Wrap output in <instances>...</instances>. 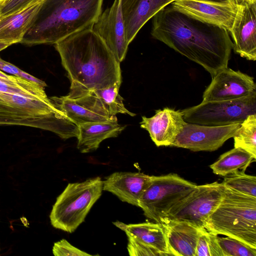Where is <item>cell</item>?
I'll return each mask as SVG.
<instances>
[{"label": "cell", "instance_id": "1", "mask_svg": "<svg viewBox=\"0 0 256 256\" xmlns=\"http://www.w3.org/2000/svg\"><path fill=\"white\" fill-rule=\"evenodd\" d=\"M151 34L202 66L212 78L228 67L233 49L226 29L196 18L172 4L154 16Z\"/></svg>", "mask_w": 256, "mask_h": 256}, {"label": "cell", "instance_id": "2", "mask_svg": "<svg viewBox=\"0 0 256 256\" xmlns=\"http://www.w3.org/2000/svg\"><path fill=\"white\" fill-rule=\"evenodd\" d=\"M54 45L70 81V93L93 91L122 82L120 62L92 28Z\"/></svg>", "mask_w": 256, "mask_h": 256}, {"label": "cell", "instance_id": "3", "mask_svg": "<svg viewBox=\"0 0 256 256\" xmlns=\"http://www.w3.org/2000/svg\"><path fill=\"white\" fill-rule=\"evenodd\" d=\"M103 0H44L20 43L55 44L92 28L102 12Z\"/></svg>", "mask_w": 256, "mask_h": 256}, {"label": "cell", "instance_id": "4", "mask_svg": "<svg viewBox=\"0 0 256 256\" xmlns=\"http://www.w3.org/2000/svg\"><path fill=\"white\" fill-rule=\"evenodd\" d=\"M204 228L256 248V198L225 187L224 196L207 219Z\"/></svg>", "mask_w": 256, "mask_h": 256}, {"label": "cell", "instance_id": "5", "mask_svg": "<svg viewBox=\"0 0 256 256\" xmlns=\"http://www.w3.org/2000/svg\"><path fill=\"white\" fill-rule=\"evenodd\" d=\"M102 187L99 176L69 183L52 206L50 215L52 225L66 232H74L101 196Z\"/></svg>", "mask_w": 256, "mask_h": 256}, {"label": "cell", "instance_id": "6", "mask_svg": "<svg viewBox=\"0 0 256 256\" xmlns=\"http://www.w3.org/2000/svg\"><path fill=\"white\" fill-rule=\"evenodd\" d=\"M196 186L176 174L152 176V182L141 196L138 206L147 218L160 224L166 214Z\"/></svg>", "mask_w": 256, "mask_h": 256}, {"label": "cell", "instance_id": "7", "mask_svg": "<svg viewBox=\"0 0 256 256\" xmlns=\"http://www.w3.org/2000/svg\"><path fill=\"white\" fill-rule=\"evenodd\" d=\"M186 122L208 126L241 124L256 114V92L238 99L203 102L182 110Z\"/></svg>", "mask_w": 256, "mask_h": 256}, {"label": "cell", "instance_id": "8", "mask_svg": "<svg viewBox=\"0 0 256 256\" xmlns=\"http://www.w3.org/2000/svg\"><path fill=\"white\" fill-rule=\"evenodd\" d=\"M224 192L222 182L196 185L189 194L166 214L160 224L181 222L204 228L207 219L220 204Z\"/></svg>", "mask_w": 256, "mask_h": 256}, {"label": "cell", "instance_id": "9", "mask_svg": "<svg viewBox=\"0 0 256 256\" xmlns=\"http://www.w3.org/2000/svg\"><path fill=\"white\" fill-rule=\"evenodd\" d=\"M240 124L208 126L186 122L171 146L193 152H213L234 136Z\"/></svg>", "mask_w": 256, "mask_h": 256}, {"label": "cell", "instance_id": "10", "mask_svg": "<svg viewBox=\"0 0 256 256\" xmlns=\"http://www.w3.org/2000/svg\"><path fill=\"white\" fill-rule=\"evenodd\" d=\"M56 107L78 126L82 124L106 121L112 116L93 91L69 94L50 98Z\"/></svg>", "mask_w": 256, "mask_h": 256}, {"label": "cell", "instance_id": "11", "mask_svg": "<svg viewBox=\"0 0 256 256\" xmlns=\"http://www.w3.org/2000/svg\"><path fill=\"white\" fill-rule=\"evenodd\" d=\"M254 92L256 85L253 77L227 67L212 77L210 83L204 92L202 101L238 99Z\"/></svg>", "mask_w": 256, "mask_h": 256}, {"label": "cell", "instance_id": "12", "mask_svg": "<svg viewBox=\"0 0 256 256\" xmlns=\"http://www.w3.org/2000/svg\"><path fill=\"white\" fill-rule=\"evenodd\" d=\"M92 28L117 60L120 62L123 61L129 44L126 38L121 0H114L110 8L101 12Z\"/></svg>", "mask_w": 256, "mask_h": 256}, {"label": "cell", "instance_id": "13", "mask_svg": "<svg viewBox=\"0 0 256 256\" xmlns=\"http://www.w3.org/2000/svg\"><path fill=\"white\" fill-rule=\"evenodd\" d=\"M62 113L50 100L47 101L0 92V116L16 120H34Z\"/></svg>", "mask_w": 256, "mask_h": 256}, {"label": "cell", "instance_id": "14", "mask_svg": "<svg viewBox=\"0 0 256 256\" xmlns=\"http://www.w3.org/2000/svg\"><path fill=\"white\" fill-rule=\"evenodd\" d=\"M238 5L236 14L230 32L233 50L249 60H256V2Z\"/></svg>", "mask_w": 256, "mask_h": 256}, {"label": "cell", "instance_id": "15", "mask_svg": "<svg viewBox=\"0 0 256 256\" xmlns=\"http://www.w3.org/2000/svg\"><path fill=\"white\" fill-rule=\"evenodd\" d=\"M186 123L182 111L166 107L156 110L152 117L142 116L140 124L158 147L171 146Z\"/></svg>", "mask_w": 256, "mask_h": 256}, {"label": "cell", "instance_id": "16", "mask_svg": "<svg viewBox=\"0 0 256 256\" xmlns=\"http://www.w3.org/2000/svg\"><path fill=\"white\" fill-rule=\"evenodd\" d=\"M171 4L187 14L222 26L228 32L232 29L238 10L236 3L224 4L200 0H176Z\"/></svg>", "mask_w": 256, "mask_h": 256}, {"label": "cell", "instance_id": "17", "mask_svg": "<svg viewBox=\"0 0 256 256\" xmlns=\"http://www.w3.org/2000/svg\"><path fill=\"white\" fill-rule=\"evenodd\" d=\"M152 180V176L140 172H115L103 181V190L120 200L138 206V201Z\"/></svg>", "mask_w": 256, "mask_h": 256}, {"label": "cell", "instance_id": "18", "mask_svg": "<svg viewBox=\"0 0 256 256\" xmlns=\"http://www.w3.org/2000/svg\"><path fill=\"white\" fill-rule=\"evenodd\" d=\"M176 0H121L126 38L130 44L144 24L161 9Z\"/></svg>", "mask_w": 256, "mask_h": 256}, {"label": "cell", "instance_id": "19", "mask_svg": "<svg viewBox=\"0 0 256 256\" xmlns=\"http://www.w3.org/2000/svg\"><path fill=\"white\" fill-rule=\"evenodd\" d=\"M44 0L18 11L0 16V40L11 44L20 42L36 16Z\"/></svg>", "mask_w": 256, "mask_h": 256}, {"label": "cell", "instance_id": "20", "mask_svg": "<svg viewBox=\"0 0 256 256\" xmlns=\"http://www.w3.org/2000/svg\"><path fill=\"white\" fill-rule=\"evenodd\" d=\"M78 126L77 148L82 153L96 150L104 140L118 136L125 128L118 123L116 117L106 121L82 124Z\"/></svg>", "mask_w": 256, "mask_h": 256}, {"label": "cell", "instance_id": "21", "mask_svg": "<svg viewBox=\"0 0 256 256\" xmlns=\"http://www.w3.org/2000/svg\"><path fill=\"white\" fill-rule=\"evenodd\" d=\"M165 229L172 256H195L198 238L202 230L185 222L162 224Z\"/></svg>", "mask_w": 256, "mask_h": 256}, {"label": "cell", "instance_id": "22", "mask_svg": "<svg viewBox=\"0 0 256 256\" xmlns=\"http://www.w3.org/2000/svg\"><path fill=\"white\" fill-rule=\"evenodd\" d=\"M113 224L136 240L154 248L162 256H172L163 226L156 222L126 224L116 221Z\"/></svg>", "mask_w": 256, "mask_h": 256}, {"label": "cell", "instance_id": "23", "mask_svg": "<svg viewBox=\"0 0 256 256\" xmlns=\"http://www.w3.org/2000/svg\"><path fill=\"white\" fill-rule=\"evenodd\" d=\"M256 160V158L246 150L234 148L220 155L210 167L214 174L226 176L238 171L245 172Z\"/></svg>", "mask_w": 256, "mask_h": 256}, {"label": "cell", "instance_id": "24", "mask_svg": "<svg viewBox=\"0 0 256 256\" xmlns=\"http://www.w3.org/2000/svg\"><path fill=\"white\" fill-rule=\"evenodd\" d=\"M232 138L234 148H240L256 158V114L248 116Z\"/></svg>", "mask_w": 256, "mask_h": 256}, {"label": "cell", "instance_id": "25", "mask_svg": "<svg viewBox=\"0 0 256 256\" xmlns=\"http://www.w3.org/2000/svg\"><path fill=\"white\" fill-rule=\"evenodd\" d=\"M121 83L118 82L112 86L96 90L93 92L100 99L112 116H115L118 114L134 116L135 114L130 112L126 108L123 102L124 99L119 94Z\"/></svg>", "mask_w": 256, "mask_h": 256}, {"label": "cell", "instance_id": "26", "mask_svg": "<svg viewBox=\"0 0 256 256\" xmlns=\"http://www.w3.org/2000/svg\"><path fill=\"white\" fill-rule=\"evenodd\" d=\"M224 186L231 190L256 198V177L238 171L224 176Z\"/></svg>", "mask_w": 256, "mask_h": 256}, {"label": "cell", "instance_id": "27", "mask_svg": "<svg viewBox=\"0 0 256 256\" xmlns=\"http://www.w3.org/2000/svg\"><path fill=\"white\" fill-rule=\"evenodd\" d=\"M218 244L224 256H256V248L236 239L218 236Z\"/></svg>", "mask_w": 256, "mask_h": 256}, {"label": "cell", "instance_id": "28", "mask_svg": "<svg viewBox=\"0 0 256 256\" xmlns=\"http://www.w3.org/2000/svg\"><path fill=\"white\" fill-rule=\"evenodd\" d=\"M218 236L204 229L198 238L195 256H224Z\"/></svg>", "mask_w": 256, "mask_h": 256}, {"label": "cell", "instance_id": "29", "mask_svg": "<svg viewBox=\"0 0 256 256\" xmlns=\"http://www.w3.org/2000/svg\"><path fill=\"white\" fill-rule=\"evenodd\" d=\"M128 239L127 249L130 256H162V254L154 248L136 240L130 235H126Z\"/></svg>", "mask_w": 256, "mask_h": 256}, {"label": "cell", "instance_id": "30", "mask_svg": "<svg viewBox=\"0 0 256 256\" xmlns=\"http://www.w3.org/2000/svg\"><path fill=\"white\" fill-rule=\"evenodd\" d=\"M52 253L55 256H94L73 246L65 239L54 243Z\"/></svg>", "mask_w": 256, "mask_h": 256}, {"label": "cell", "instance_id": "31", "mask_svg": "<svg viewBox=\"0 0 256 256\" xmlns=\"http://www.w3.org/2000/svg\"><path fill=\"white\" fill-rule=\"evenodd\" d=\"M0 70L5 72L9 74L18 76L32 82L38 84L44 87L46 86V84L42 80H39L30 74L20 70L14 64L7 62L0 58Z\"/></svg>", "mask_w": 256, "mask_h": 256}, {"label": "cell", "instance_id": "32", "mask_svg": "<svg viewBox=\"0 0 256 256\" xmlns=\"http://www.w3.org/2000/svg\"><path fill=\"white\" fill-rule=\"evenodd\" d=\"M40 0H2L0 2V16L18 11Z\"/></svg>", "mask_w": 256, "mask_h": 256}, {"label": "cell", "instance_id": "33", "mask_svg": "<svg viewBox=\"0 0 256 256\" xmlns=\"http://www.w3.org/2000/svg\"><path fill=\"white\" fill-rule=\"evenodd\" d=\"M0 126H22L42 129L44 126V121L41 118L34 120H16L0 116Z\"/></svg>", "mask_w": 256, "mask_h": 256}, {"label": "cell", "instance_id": "34", "mask_svg": "<svg viewBox=\"0 0 256 256\" xmlns=\"http://www.w3.org/2000/svg\"><path fill=\"white\" fill-rule=\"evenodd\" d=\"M0 80L10 84L20 86L28 88H45V87L38 84L32 82L16 76L6 74L1 70H0Z\"/></svg>", "mask_w": 256, "mask_h": 256}, {"label": "cell", "instance_id": "35", "mask_svg": "<svg viewBox=\"0 0 256 256\" xmlns=\"http://www.w3.org/2000/svg\"><path fill=\"white\" fill-rule=\"evenodd\" d=\"M200 0L206 2H210L224 4L236 3L234 0Z\"/></svg>", "mask_w": 256, "mask_h": 256}, {"label": "cell", "instance_id": "36", "mask_svg": "<svg viewBox=\"0 0 256 256\" xmlns=\"http://www.w3.org/2000/svg\"><path fill=\"white\" fill-rule=\"evenodd\" d=\"M12 45L8 42L0 40V52Z\"/></svg>", "mask_w": 256, "mask_h": 256}, {"label": "cell", "instance_id": "37", "mask_svg": "<svg viewBox=\"0 0 256 256\" xmlns=\"http://www.w3.org/2000/svg\"><path fill=\"white\" fill-rule=\"evenodd\" d=\"M236 4H241L244 2H256V0H234Z\"/></svg>", "mask_w": 256, "mask_h": 256}, {"label": "cell", "instance_id": "38", "mask_svg": "<svg viewBox=\"0 0 256 256\" xmlns=\"http://www.w3.org/2000/svg\"><path fill=\"white\" fill-rule=\"evenodd\" d=\"M2 0H0V2L2 1Z\"/></svg>", "mask_w": 256, "mask_h": 256}]
</instances>
